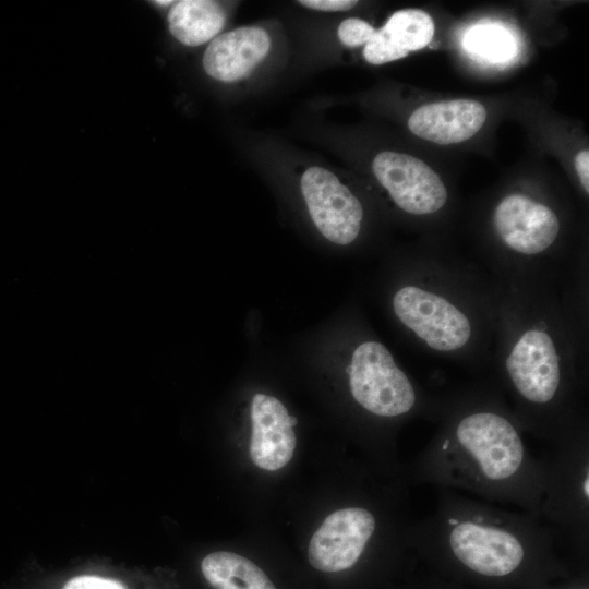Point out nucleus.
Returning <instances> with one entry per match:
<instances>
[{
  "mask_svg": "<svg viewBox=\"0 0 589 589\" xmlns=\"http://www.w3.org/2000/svg\"><path fill=\"white\" fill-rule=\"evenodd\" d=\"M347 373L354 400L376 416H399L414 405L416 394L410 381L381 342L366 341L358 346Z\"/></svg>",
  "mask_w": 589,
  "mask_h": 589,
  "instance_id": "1",
  "label": "nucleus"
},
{
  "mask_svg": "<svg viewBox=\"0 0 589 589\" xmlns=\"http://www.w3.org/2000/svg\"><path fill=\"white\" fill-rule=\"evenodd\" d=\"M393 308L400 322L435 350L459 349L470 338L467 316L445 298L430 291L402 287L394 296Z\"/></svg>",
  "mask_w": 589,
  "mask_h": 589,
  "instance_id": "2",
  "label": "nucleus"
},
{
  "mask_svg": "<svg viewBox=\"0 0 589 589\" xmlns=\"http://www.w3.org/2000/svg\"><path fill=\"white\" fill-rule=\"evenodd\" d=\"M301 190L313 223L327 240L346 245L358 237L362 205L333 172L309 168L302 176Z\"/></svg>",
  "mask_w": 589,
  "mask_h": 589,
  "instance_id": "3",
  "label": "nucleus"
},
{
  "mask_svg": "<svg viewBox=\"0 0 589 589\" xmlns=\"http://www.w3.org/2000/svg\"><path fill=\"white\" fill-rule=\"evenodd\" d=\"M372 168L393 201L409 214L434 213L447 200L446 188L438 175L419 158L382 152L375 156Z\"/></svg>",
  "mask_w": 589,
  "mask_h": 589,
  "instance_id": "4",
  "label": "nucleus"
},
{
  "mask_svg": "<svg viewBox=\"0 0 589 589\" xmlns=\"http://www.w3.org/2000/svg\"><path fill=\"white\" fill-rule=\"evenodd\" d=\"M457 438L491 480L506 479L521 465V440L501 416L481 412L466 417L457 428Z\"/></svg>",
  "mask_w": 589,
  "mask_h": 589,
  "instance_id": "5",
  "label": "nucleus"
},
{
  "mask_svg": "<svg viewBox=\"0 0 589 589\" xmlns=\"http://www.w3.org/2000/svg\"><path fill=\"white\" fill-rule=\"evenodd\" d=\"M375 529L373 515L359 507H348L328 515L310 540V564L321 572L350 568L359 560Z\"/></svg>",
  "mask_w": 589,
  "mask_h": 589,
  "instance_id": "6",
  "label": "nucleus"
},
{
  "mask_svg": "<svg viewBox=\"0 0 589 589\" xmlns=\"http://www.w3.org/2000/svg\"><path fill=\"white\" fill-rule=\"evenodd\" d=\"M509 376L518 392L532 402L553 398L560 384V365L551 337L541 330L526 332L506 360Z\"/></svg>",
  "mask_w": 589,
  "mask_h": 589,
  "instance_id": "7",
  "label": "nucleus"
},
{
  "mask_svg": "<svg viewBox=\"0 0 589 589\" xmlns=\"http://www.w3.org/2000/svg\"><path fill=\"white\" fill-rule=\"evenodd\" d=\"M449 543L466 566L486 576L507 575L524 557L522 546L512 533L470 521L453 529Z\"/></svg>",
  "mask_w": 589,
  "mask_h": 589,
  "instance_id": "8",
  "label": "nucleus"
},
{
  "mask_svg": "<svg viewBox=\"0 0 589 589\" xmlns=\"http://www.w3.org/2000/svg\"><path fill=\"white\" fill-rule=\"evenodd\" d=\"M494 225L504 243L522 254H537L549 248L560 229L552 209L521 194L508 195L500 202Z\"/></svg>",
  "mask_w": 589,
  "mask_h": 589,
  "instance_id": "9",
  "label": "nucleus"
},
{
  "mask_svg": "<svg viewBox=\"0 0 589 589\" xmlns=\"http://www.w3.org/2000/svg\"><path fill=\"white\" fill-rule=\"evenodd\" d=\"M251 422L252 461L269 471L286 466L296 448L292 428L298 422L297 418L289 416L286 407L277 398L259 393L252 398Z\"/></svg>",
  "mask_w": 589,
  "mask_h": 589,
  "instance_id": "10",
  "label": "nucleus"
},
{
  "mask_svg": "<svg viewBox=\"0 0 589 589\" xmlns=\"http://www.w3.org/2000/svg\"><path fill=\"white\" fill-rule=\"evenodd\" d=\"M486 110L472 99L431 103L417 108L408 120L417 136L441 145L456 144L473 136L484 124Z\"/></svg>",
  "mask_w": 589,
  "mask_h": 589,
  "instance_id": "11",
  "label": "nucleus"
},
{
  "mask_svg": "<svg viewBox=\"0 0 589 589\" xmlns=\"http://www.w3.org/2000/svg\"><path fill=\"white\" fill-rule=\"evenodd\" d=\"M268 34L260 27H239L211 41L203 57L208 75L223 82L247 76L267 55Z\"/></svg>",
  "mask_w": 589,
  "mask_h": 589,
  "instance_id": "12",
  "label": "nucleus"
},
{
  "mask_svg": "<svg viewBox=\"0 0 589 589\" xmlns=\"http://www.w3.org/2000/svg\"><path fill=\"white\" fill-rule=\"evenodd\" d=\"M434 29V22L426 12L418 9L397 11L364 45L363 57L374 65L402 59L410 51L426 47Z\"/></svg>",
  "mask_w": 589,
  "mask_h": 589,
  "instance_id": "13",
  "label": "nucleus"
},
{
  "mask_svg": "<svg viewBox=\"0 0 589 589\" xmlns=\"http://www.w3.org/2000/svg\"><path fill=\"white\" fill-rule=\"evenodd\" d=\"M225 20L223 8L209 0L178 1L168 14L170 33L187 46H199L214 38Z\"/></svg>",
  "mask_w": 589,
  "mask_h": 589,
  "instance_id": "14",
  "label": "nucleus"
},
{
  "mask_svg": "<svg viewBox=\"0 0 589 589\" xmlns=\"http://www.w3.org/2000/svg\"><path fill=\"white\" fill-rule=\"evenodd\" d=\"M201 570L214 589H276L259 566L231 552L218 551L206 555Z\"/></svg>",
  "mask_w": 589,
  "mask_h": 589,
  "instance_id": "15",
  "label": "nucleus"
},
{
  "mask_svg": "<svg viewBox=\"0 0 589 589\" xmlns=\"http://www.w3.org/2000/svg\"><path fill=\"white\" fill-rule=\"evenodd\" d=\"M466 49L492 62H504L516 53V45L504 28L486 24L477 25L465 35Z\"/></svg>",
  "mask_w": 589,
  "mask_h": 589,
  "instance_id": "16",
  "label": "nucleus"
},
{
  "mask_svg": "<svg viewBox=\"0 0 589 589\" xmlns=\"http://www.w3.org/2000/svg\"><path fill=\"white\" fill-rule=\"evenodd\" d=\"M374 34L375 29L371 24L356 17L342 21L338 27L340 41L351 48L368 44Z\"/></svg>",
  "mask_w": 589,
  "mask_h": 589,
  "instance_id": "17",
  "label": "nucleus"
},
{
  "mask_svg": "<svg viewBox=\"0 0 589 589\" xmlns=\"http://www.w3.org/2000/svg\"><path fill=\"white\" fill-rule=\"evenodd\" d=\"M62 589H127L118 580L97 576V575H77L70 578Z\"/></svg>",
  "mask_w": 589,
  "mask_h": 589,
  "instance_id": "18",
  "label": "nucleus"
},
{
  "mask_svg": "<svg viewBox=\"0 0 589 589\" xmlns=\"http://www.w3.org/2000/svg\"><path fill=\"white\" fill-rule=\"evenodd\" d=\"M300 4L322 11H346L357 4L354 0H300Z\"/></svg>",
  "mask_w": 589,
  "mask_h": 589,
  "instance_id": "19",
  "label": "nucleus"
},
{
  "mask_svg": "<svg viewBox=\"0 0 589 589\" xmlns=\"http://www.w3.org/2000/svg\"><path fill=\"white\" fill-rule=\"evenodd\" d=\"M575 167L586 192H589V152L581 151L575 157Z\"/></svg>",
  "mask_w": 589,
  "mask_h": 589,
  "instance_id": "20",
  "label": "nucleus"
},
{
  "mask_svg": "<svg viewBox=\"0 0 589 589\" xmlns=\"http://www.w3.org/2000/svg\"><path fill=\"white\" fill-rule=\"evenodd\" d=\"M154 3L157 4V5L167 7V5H170L171 3H173V1H171V0H166V1L157 0V1H154Z\"/></svg>",
  "mask_w": 589,
  "mask_h": 589,
  "instance_id": "21",
  "label": "nucleus"
},
{
  "mask_svg": "<svg viewBox=\"0 0 589 589\" xmlns=\"http://www.w3.org/2000/svg\"><path fill=\"white\" fill-rule=\"evenodd\" d=\"M584 492H585L586 496L588 497V495H589V479L588 478L584 482Z\"/></svg>",
  "mask_w": 589,
  "mask_h": 589,
  "instance_id": "22",
  "label": "nucleus"
},
{
  "mask_svg": "<svg viewBox=\"0 0 589 589\" xmlns=\"http://www.w3.org/2000/svg\"><path fill=\"white\" fill-rule=\"evenodd\" d=\"M449 524H450V525H456V524H457V520H456V519H450V520H449Z\"/></svg>",
  "mask_w": 589,
  "mask_h": 589,
  "instance_id": "23",
  "label": "nucleus"
}]
</instances>
